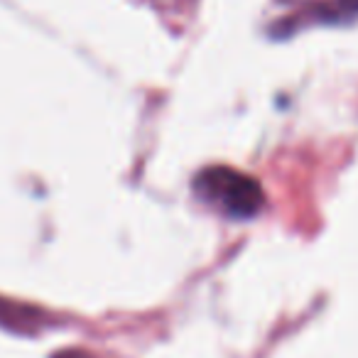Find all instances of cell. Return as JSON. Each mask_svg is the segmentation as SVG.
I'll list each match as a JSON object with an SVG mask.
<instances>
[{"instance_id": "1", "label": "cell", "mask_w": 358, "mask_h": 358, "mask_svg": "<svg viewBox=\"0 0 358 358\" xmlns=\"http://www.w3.org/2000/svg\"><path fill=\"white\" fill-rule=\"evenodd\" d=\"M194 189L201 199L234 219H250L265 204V192L258 179L226 164L201 169L194 179Z\"/></svg>"}, {"instance_id": "2", "label": "cell", "mask_w": 358, "mask_h": 358, "mask_svg": "<svg viewBox=\"0 0 358 358\" xmlns=\"http://www.w3.org/2000/svg\"><path fill=\"white\" fill-rule=\"evenodd\" d=\"M42 314L32 307H15L8 299H0V324L8 329H17V331H30L27 324H40Z\"/></svg>"}, {"instance_id": "3", "label": "cell", "mask_w": 358, "mask_h": 358, "mask_svg": "<svg viewBox=\"0 0 358 358\" xmlns=\"http://www.w3.org/2000/svg\"><path fill=\"white\" fill-rule=\"evenodd\" d=\"M334 15H341V17L358 15V0H336V6H334Z\"/></svg>"}, {"instance_id": "4", "label": "cell", "mask_w": 358, "mask_h": 358, "mask_svg": "<svg viewBox=\"0 0 358 358\" xmlns=\"http://www.w3.org/2000/svg\"><path fill=\"white\" fill-rule=\"evenodd\" d=\"M52 358H96V356L89 351H81V348H66V351L55 353Z\"/></svg>"}]
</instances>
